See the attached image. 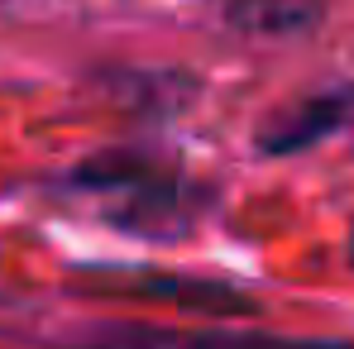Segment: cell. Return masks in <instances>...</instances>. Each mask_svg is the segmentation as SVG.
Returning a JSON list of instances; mask_svg holds the SVG:
<instances>
[{"mask_svg": "<svg viewBox=\"0 0 354 349\" xmlns=\"http://www.w3.org/2000/svg\"><path fill=\"white\" fill-rule=\"evenodd\" d=\"M326 15V0H225V19L244 34H301Z\"/></svg>", "mask_w": 354, "mask_h": 349, "instance_id": "cell-4", "label": "cell"}, {"mask_svg": "<svg viewBox=\"0 0 354 349\" xmlns=\"http://www.w3.org/2000/svg\"><path fill=\"white\" fill-rule=\"evenodd\" d=\"M350 258H354V239H350Z\"/></svg>", "mask_w": 354, "mask_h": 349, "instance_id": "cell-5", "label": "cell"}, {"mask_svg": "<svg viewBox=\"0 0 354 349\" xmlns=\"http://www.w3.org/2000/svg\"><path fill=\"white\" fill-rule=\"evenodd\" d=\"M62 349H354V340H301L273 330H230V326H149V321H101Z\"/></svg>", "mask_w": 354, "mask_h": 349, "instance_id": "cell-2", "label": "cell"}, {"mask_svg": "<svg viewBox=\"0 0 354 349\" xmlns=\"http://www.w3.org/2000/svg\"><path fill=\"white\" fill-rule=\"evenodd\" d=\"M354 129V82L345 86H326L316 96H301L292 106H283L278 115L263 120L259 129V153H306L335 134Z\"/></svg>", "mask_w": 354, "mask_h": 349, "instance_id": "cell-3", "label": "cell"}, {"mask_svg": "<svg viewBox=\"0 0 354 349\" xmlns=\"http://www.w3.org/2000/svg\"><path fill=\"white\" fill-rule=\"evenodd\" d=\"M72 182L96 191L111 206L115 225L149 239H177L201 220V191L163 163H144V158L86 163L72 173Z\"/></svg>", "mask_w": 354, "mask_h": 349, "instance_id": "cell-1", "label": "cell"}]
</instances>
